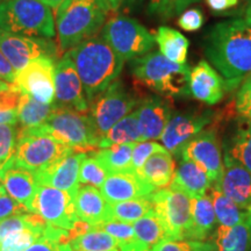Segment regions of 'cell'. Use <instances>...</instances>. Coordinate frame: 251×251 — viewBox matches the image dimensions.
<instances>
[{"label":"cell","instance_id":"1","mask_svg":"<svg viewBox=\"0 0 251 251\" xmlns=\"http://www.w3.org/2000/svg\"><path fill=\"white\" fill-rule=\"evenodd\" d=\"M205 54L233 91L251 74V26L242 19L216 24L205 40Z\"/></svg>","mask_w":251,"mask_h":251},{"label":"cell","instance_id":"2","mask_svg":"<svg viewBox=\"0 0 251 251\" xmlns=\"http://www.w3.org/2000/svg\"><path fill=\"white\" fill-rule=\"evenodd\" d=\"M83 83L89 105L120 76L125 61L102 37H91L65 52Z\"/></svg>","mask_w":251,"mask_h":251},{"label":"cell","instance_id":"3","mask_svg":"<svg viewBox=\"0 0 251 251\" xmlns=\"http://www.w3.org/2000/svg\"><path fill=\"white\" fill-rule=\"evenodd\" d=\"M109 13L111 11L102 0H64L55 12L58 51L64 54L94 37Z\"/></svg>","mask_w":251,"mask_h":251},{"label":"cell","instance_id":"4","mask_svg":"<svg viewBox=\"0 0 251 251\" xmlns=\"http://www.w3.org/2000/svg\"><path fill=\"white\" fill-rule=\"evenodd\" d=\"M130 68L135 79L157 93L165 97L190 96V67L171 62L161 51L133 59Z\"/></svg>","mask_w":251,"mask_h":251},{"label":"cell","instance_id":"5","mask_svg":"<svg viewBox=\"0 0 251 251\" xmlns=\"http://www.w3.org/2000/svg\"><path fill=\"white\" fill-rule=\"evenodd\" d=\"M0 28L23 36L52 39L56 35L51 8L40 0H1Z\"/></svg>","mask_w":251,"mask_h":251},{"label":"cell","instance_id":"6","mask_svg":"<svg viewBox=\"0 0 251 251\" xmlns=\"http://www.w3.org/2000/svg\"><path fill=\"white\" fill-rule=\"evenodd\" d=\"M35 129L81 152L98 148L101 140L94 129L89 113L67 107L52 106L45 124L35 127Z\"/></svg>","mask_w":251,"mask_h":251},{"label":"cell","instance_id":"7","mask_svg":"<svg viewBox=\"0 0 251 251\" xmlns=\"http://www.w3.org/2000/svg\"><path fill=\"white\" fill-rule=\"evenodd\" d=\"M72 152H76V150L35 128L19 129L17 151L12 166L35 174Z\"/></svg>","mask_w":251,"mask_h":251},{"label":"cell","instance_id":"8","mask_svg":"<svg viewBox=\"0 0 251 251\" xmlns=\"http://www.w3.org/2000/svg\"><path fill=\"white\" fill-rule=\"evenodd\" d=\"M101 37L125 62L148 54L156 42L143 25L124 15H117L106 21Z\"/></svg>","mask_w":251,"mask_h":251},{"label":"cell","instance_id":"9","mask_svg":"<svg viewBox=\"0 0 251 251\" xmlns=\"http://www.w3.org/2000/svg\"><path fill=\"white\" fill-rule=\"evenodd\" d=\"M152 208L166 238L186 240L191 225V198L177 188H162L150 194Z\"/></svg>","mask_w":251,"mask_h":251},{"label":"cell","instance_id":"10","mask_svg":"<svg viewBox=\"0 0 251 251\" xmlns=\"http://www.w3.org/2000/svg\"><path fill=\"white\" fill-rule=\"evenodd\" d=\"M140 101L128 92L124 83L115 80L89 105V115L94 129L102 136L117 122L130 114Z\"/></svg>","mask_w":251,"mask_h":251},{"label":"cell","instance_id":"11","mask_svg":"<svg viewBox=\"0 0 251 251\" xmlns=\"http://www.w3.org/2000/svg\"><path fill=\"white\" fill-rule=\"evenodd\" d=\"M0 51L19 72L37 58L55 59L57 46L51 39L23 36L0 28Z\"/></svg>","mask_w":251,"mask_h":251},{"label":"cell","instance_id":"12","mask_svg":"<svg viewBox=\"0 0 251 251\" xmlns=\"http://www.w3.org/2000/svg\"><path fill=\"white\" fill-rule=\"evenodd\" d=\"M179 155L183 161H191L203 169L212 184L218 183L224 174L221 143L214 128L200 131L185 144Z\"/></svg>","mask_w":251,"mask_h":251},{"label":"cell","instance_id":"13","mask_svg":"<svg viewBox=\"0 0 251 251\" xmlns=\"http://www.w3.org/2000/svg\"><path fill=\"white\" fill-rule=\"evenodd\" d=\"M75 198L67 191L51 186H39L31 213L42 216L49 225L70 230L78 216L75 208Z\"/></svg>","mask_w":251,"mask_h":251},{"label":"cell","instance_id":"14","mask_svg":"<svg viewBox=\"0 0 251 251\" xmlns=\"http://www.w3.org/2000/svg\"><path fill=\"white\" fill-rule=\"evenodd\" d=\"M14 85L23 94L52 105L55 100V59L37 58L17 72Z\"/></svg>","mask_w":251,"mask_h":251},{"label":"cell","instance_id":"15","mask_svg":"<svg viewBox=\"0 0 251 251\" xmlns=\"http://www.w3.org/2000/svg\"><path fill=\"white\" fill-rule=\"evenodd\" d=\"M213 119L214 113L212 111L176 113L171 115L159 140L171 155L177 156L185 144L205 129Z\"/></svg>","mask_w":251,"mask_h":251},{"label":"cell","instance_id":"16","mask_svg":"<svg viewBox=\"0 0 251 251\" xmlns=\"http://www.w3.org/2000/svg\"><path fill=\"white\" fill-rule=\"evenodd\" d=\"M52 106L89 112L83 83L74 63L65 54L55 62V100Z\"/></svg>","mask_w":251,"mask_h":251},{"label":"cell","instance_id":"17","mask_svg":"<svg viewBox=\"0 0 251 251\" xmlns=\"http://www.w3.org/2000/svg\"><path fill=\"white\" fill-rule=\"evenodd\" d=\"M86 152L76 151L68 155L49 168L35 172L39 186H51L67 191L75 198L79 190V170Z\"/></svg>","mask_w":251,"mask_h":251},{"label":"cell","instance_id":"18","mask_svg":"<svg viewBox=\"0 0 251 251\" xmlns=\"http://www.w3.org/2000/svg\"><path fill=\"white\" fill-rule=\"evenodd\" d=\"M224 164V174L214 185L240 208L248 211L251 208V172L227 155Z\"/></svg>","mask_w":251,"mask_h":251},{"label":"cell","instance_id":"19","mask_svg":"<svg viewBox=\"0 0 251 251\" xmlns=\"http://www.w3.org/2000/svg\"><path fill=\"white\" fill-rule=\"evenodd\" d=\"M141 130V142L161 139L172 115L171 105L162 97L151 96L140 101L136 109Z\"/></svg>","mask_w":251,"mask_h":251},{"label":"cell","instance_id":"20","mask_svg":"<svg viewBox=\"0 0 251 251\" xmlns=\"http://www.w3.org/2000/svg\"><path fill=\"white\" fill-rule=\"evenodd\" d=\"M100 190L106 201L113 203L149 197L156 188L134 172H122L109 175Z\"/></svg>","mask_w":251,"mask_h":251},{"label":"cell","instance_id":"21","mask_svg":"<svg viewBox=\"0 0 251 251\" xmlns=\"http://www.w3.org/2000/svg\"><path fill=\"white\" fill-rule=\"evenodd\" d=\"M226 83L207 61H200L191 71L190 94L206 105H215L224 98Z\"/></svg>","mask_w":251,"mask_h":251},{"label":"cell","instance_id":"22","mask_svg":"<svg viewBox=\"0 0 251 251\" xmlns=\"http://www.w3.org/2000/svg\"><path fill=\"white\" fill-rule=\"evenodd\" d=\"M1 181L2 186L11 198L26 207L29 213H31V207L39 188L35 174L12 166L2 175Z\"/></svg>","mask_w":251,"mask_h":251},{"label":"cell","instance_id":"23","mask_svg":"<svg viewBox=\"0 0 251 251\" xmlns=\"http://www.w3.org/2000/svg\"><path fill=\"white\" fill-rule=\"evenodd\" d=\"M212 186V181L203 169L191 161H183L176 169L170 187L180 190L191 199L205 196Z\"/></svg>","mask_w":251,"mask_h":251},{"label":"cell","instance_id":"24","mask_svg":"<svg viewBox=\"0 0 251 251\" xmlns=\"http://www.w3.org/2000/svg\"><path fill=\"white\" fill-rule=\"evenodd\" d=\"M218 221L211 197L208 194L191 200V225L187 238L191 241H207L215 231Z\"/></svg>","mask_w":251,"mask_h":251},{"label":"cell","instance_id":"25","mask_svg":"<svg viewBox=\"0 0 251 251\" xmlns=\"http://www.w3.org/2000/svg\"><path fill=\"white\" fill-rule=\"evenodd\" d=\"M74 201L78 219L87 224L96 226L108 219V202L101 192L91 185L79 187Z\"/></svg>","mask_w":251,"mask_h":251},{"label":"cell","instance_id":"26","mask_svg":"<svg viewBox=\"0 0 251 251\" xmlns=\"http://www.w3.org/2000/svg\"><path fill=\"white\" fill-rule=\"evenodd\" d=\"M175 171L176 163L174 157L165 149L150 156L136 175L146 183L158 190L171 184Z\"/></svg>","mask_w":251,"mask_h":251},{"label":"cell","instance_id":"27","mask_svg":"<svg viewBox=\"0 0 251 251\" xmlns=\"http://www.w3.org/2000/svg\"><path fill=\"white\" fill-rule=\"evenodd\" d=\"M209 240L216 251H251V236L246 220L233 227L219 226Z\"/></svg>","mask_w":251,"mask_h":251},{"label":"cell","instance_id":"28","mask_svg":"<svg viewBox=\"0 0 251 251\" xmlns=\"http://www.w3.org/2000/svg\"><path fill=\"white\" fill-rule=\"evenodd\" d=\"M159 51L171 62L186 64L190 41L178 30L169 27H159L155 34Z\"/></svg>","mask_w":251,"mask_h":251},{"label":"cell","instance_id":"29","mask_svg":"<svg viewBox=\"0 0 251 251\" xmlns=\"http://www.w3.org/2000/svg\"><path fill=\"white\" fill-rule=\"evenodd\" d=\"M136 143V142H135ZM135 143L114 144L93 153L107 175L131 172V156Z\"/></svg>","mask_w":251,"mask_h":251},{"label":"cell","instance_id":"30","mask_svg":"<svg viewBox=\"0 0 251 251\" xmlns=\"http://www.w3.org/2000/svg\"><path fill=\"white\" fill-rule=\"evenodd\" d=\"M141 142V130L136 111L117 122L100 140L98 148H107L114 144Z\"/></svg>","mask_w":251,"mask_h":251},{"label":"cell","instance_id":"31","mask_svg":"<svg viewBox=\"0 0 251 251\" xmlns=\"http://www.w3.org/2000/svg\"><path fill=\"white\" fill-rule=\"evenodd\" d=\"M208 191V196L212 199L216 221H218L219 226L233 227V226H236L240 222H242L243 220H246L247 211L240 208L230 198L222 193L216 185L212 184Z\"/></svg>","mask_w":251,"mask_h":251},{"label":"cell","instance_id":"32","mask_svg":"<svg viewBox=\"0 0 251 251\" xmlns=\"http://www.w3.org/2000/svg\"><path fill=\"white\" fill-rule=\"evenodd\" d=\"M251 172V120L238 122L236 130L226 146V153Z\"/></svg>","mask_w":251,"mask_h":251},{"label":"cell","instance_id":"33","mask_svg":"<svg viewBox=\"0 0 251 251\" xmlns=\"http://www.w3.org/2000/svg\"><path fill=\"white\" fill-rule=\"evenodd\" d=\"M51 109L52 105H46L28 94H23L17 108L18 122L21 125L20 129H29L45 124Z\"/></svg>","mask_w":251,"mask_h":251},{"label":"cell","instance_id":"34","mask_svg":"<svg viewBox=\"0 0 251 251\" xmlns=\"http://www.w3.org/2000/svg\"><path fill=\"white\" fill-rule=\"evenodd\" d=\"M151 209L153 208L150 196L141 199L108 203L107 220H118V221L134 224L135 221L148 214Z\"/></svg>","mask_w":251,"mask_h":251},{"label":"cell","instance_id":"35","mask_svg":"<svg viewBox=\"0 0 251 251\" xmlns=\"http://www.w3.org/2000/svg\"><path fill=\"white\" fill-rule=\"evenodd\" d=\"M133 227L136 242L142 247L149 248V249H151L155 244L166 238L161 221L157 218L153 209L147 215H144L143 218L135 221Z\"/></svg>","mask_w":251,"mask_h":251},{"label":"cell","instance_id":"36","mask_svg":"<svg viewBox=\"0 0 251 251\" xmlns=\"http://www.w3.org/2000/svg\"><path fill=\"white\" fill-rule=\"evenodd\" d=\"M71 247L74 251H119L120 246L118 241L111 235L101 230V229L94 228L87 231L79 237L72 240Z\"/></svg>","mask_w":251,"mask_h":251},{"label":"cell","instance_id":"37","mask_svg":"<svg viewBox=\"0 0 251 251\" xmlns=\"http://www.w3.org/2000/svg\"><path fill=\"white\" fill-rule=\"evenodd\" d=\"M15 126L17 125H0V179L13 165L19 133Z\"/></svg>","mask_w":251,"mask_h":251},{"label":"cell","instance_id":"38","mask_svg":"<svg viewBox=\"0 0 251 251\" xmlns=\"http://www.w3.org/2000/svg\"><path fill=\"white\" fill-rule=\"evenodd\" d=\"M107 177V172L105 171L101 164L94 158V156L87 155L80 165L79 184L101 187Z\"/></svg>","mask_w":251,"mask_h":251},{"label":"cell","instance_id":"39","mask_svg":"<svg viewBox=\"0 0 251 251\" xmlns=\"http://www.w3.org/2000/svg\"><path fill=\"white\" fill-rule=\"evenodd\" d=\"M197 1L199 0H150L148 11L161 20H169Z\"/></svg>","mask_w":251,"mask_h":251},{"label":"cell","instance_id":"40","mask_svg":"<svg viewBox=\"0 0 251 251\" xmlns=\"http://www.w3.org/2000/svg\"><path fill=\"white\" fill-rule=\"evenodd\" d=\"M93 227L101 229L105 233L114 237L118 241L120 248L136 242L133 225L128 224V222L118 221V220H106V221L93 226Z\"/></svg>","mask_w":251,"mask_h":251},{"label":"cell","instance_id":"41","mask_svg":"<svg viewBox=\"0 0 251 251\" xmlns=\"http://www.w3.org/2000/svg\"><path fill=\"white\" fill-rule=\"evenodd\" d=\"M151 251H216L215 244L211 240L207 241H176L164 238L155 244Z\"/></svg>","mask_w":251,"mask_h":251},{"label":"cell","instance_id":"42","mask_svg":"<svg viewBox=\"0 0 251 251\" xmlns=\"http://www.w3.org/2000/svg\"><path fill=\"white\" fill-rule=\"evenodd\" d=\"M39 237H41L40 235L31 229H24L8 235L0 243V251H25Z\"/></svg>","mask_w":251,"mask_h":251},{"label":"cell","instance_id":"43","mask_svg":"<svg viewBox=\"0 0 251 251\" xmlns=\"http://www.w3.org/2000/svg\"><path fill=\"white\" fill-rule=\"evenodd\" d=\"M163 150H165L164 147L156 142L144 141V142L135 143L133 156H131V172L136 174L150 156L156 152L163 151Z\"/></svg>","mask_w":251,"mask_h":251},{"label":"cell","instance_id":"44","mask_svg":"<svg viewBox=\"0 0 251 251\" xmlns=\"http://www.w3.org/2000/svg\"><path fill=\"white\" fill-rule=\"evenodd\" d=\"M235 107L240 117L251 120V74L246 77L237 91Z\"/></svg>","mask_w":251,"mask_h":251},{"label":"cell","instance_id":"45","mask_svg":"<svg viewBox=\"0 0 251 251\" xmlns=\"http://www.w3.org/2000/svg\"><path fill=\"white\" fill-rule=\"evenodd\" d=\"M29 211L21 203L15 201L13 198L8 197L5 187L0 185V221L14 215H24Z\"/></svg>","mask_w":251,"mask_h":251},{"label":"cell","instance_id":"46","mask_svg":"<svg viewBox=\"0 0 251 251\" xmlns=\"http://www.w3.org/2000/svg\"><path fill=\"white\" fill-rule=\"evenodd\" d=\"M24 229H31L29 222H28V220L26 218V214L14 215L11 216V218L1 220V221H0V243H1L8 235L24 230ZM31 230H33V229H31Z\"/></svg>","mask_w":251,"mask_h":251},{"label":"cell","instance_id":"47","mask_svg":"<svg viewBox=\"0 0 251 251\" xmlns=\"http://www.w3.org/2000/svg\"><path fill=\"white\" fill-rule=\"evenodd\" d=\"M205 17L200 8H190L184 11L178 19V26L186 31H197L202 27Z\"/></svg>","mask_w":251,"mask_h":251},{"label":"cell","instance_id":"48","mask_svg":"<svg viewBox=\"0 0 251 251\" xmlns=\"http://www.w3.org/2000/svg\"><path fill=\"white\" fill-rule=\"evenodd\" d=\"M25 251H74L70 243H58L46 236H41Z\"/></svg>","mask_w":251,"mask_h":251},{"label":"cell","instance_id":"49","mask_svg":"<svg viewBox=\"0 0 251 251\" xmlns=\"http://www.w3.org/2000/svg\"><path fill=\"white\" fill-rule=\"evenodd\" d=\"M17 77V71L12 67L8 59L5 57L4 54L0 51V79L6 81V83L13 84Z\"/></svg>","mask_w":251,"mask_h":251},{"label":"cell","instance_id":"50","mask_svg":"<svg viewBox=\"0 0 251 251\" xmlns=\"http://www.w3.org/2000/svg\"><path fill=\"white\" fill-rule=\"evenodd\" d=\"M206 2L213 12H224L235 7L238 0H206Z\"/></svg>","mask_w":251,"mask_h":251},{"label":"cell","instance_id":"51","mask_svg":"<svg viewBox=\"0 0 251 251\" xmlns=\"http://www.w3.org/2000/svg\"><path fill=\"white\" fill-rule=\"evenodd\" d=\"M92 229V225L87 224V222L83 221V220H78V221L75 222L74 227H72L70 230V238L71 241L75 240V238L79 237L80 235H84L87 231H90Z\"/></svg>","mask_w":251,"mask_h":251},{"label":"cell","instance_id":"52","mask_svg":"<svg viewBox=\"0 0 251 251\" xmlns=\"http://www.w3.org/2000/svg\"><path fill=\"white\" fill-rule=\"evenodd\" d=\"M18 124L17 109H0V125Z\"/></svg>","mask_w":251,"mask_h":251},{"label":"cell","instance_id":"53","mask_svg":"<svg viewBox=\"0 0 251 251\" xmlns=\"http://www.w3.org/2000/svg\"><path fill=\"white\" fill-rule=\"evenodd\" d=\"M111 12H117L124 5L125 0H102Z\"/></svg>","mask_w":251,"mask_h":251},{"label":"cell","instance_id":"54","mask_svg":"<svg viewBox=\"0 0 251 251\" xmlns=\"http://www.w3.org/2000/svg\"><path fill=\"white\" fill-rule=\"evenodd\" d=\"M120 250L121 251H151V249H149V248H146V247H142L137 242L128 244V246L121 247Z\"/></svg>","mask_w":251,"mask_h":251},{"label":"cell","instance_id":"55","mask_svg":"<svg viewBox=\"0 0 251 251\" xmlns=\"http://www.w3.org/2000/svg\"><path fill=\"white\" fill-rule=\"evenodd\" d=\"M40 1L43 2V4H46L47 6H49L50 8L56 9L63 1H64V0H40Z\"/></svg>","mask_w":251,"mask_h":251},{"label":"cell","instance_id":"56","mask_svg":"<svg viewBox=\"0 0 251 251\" xmlns=\"http://www.w3.org/2000/svg\"><path fill=\"white\" fill-rule=\"evenodd\" d=\"M143 2V0H125L124 5L127 7H135V6H139Z\"/></svg>","mask_w":251,"mask_h":251},{"label":"cell","instance_id":"57","mask_svg":"<svg viewBox=\"0 0 251 251\" xmlns=\"http://www.w3.org/2000/svg\"><path fill=\"white\" fill-rule=\"evenodd\" d=\"M246 222L248 225V228H249V231H250V236H251V208H249L247 211V214H246Z\"/></svg>","mask_w":251,"mask_h":251},{"label":"cell","instance_id":"58","mask_svg":"<svg viewBox=\"0 0 251 251\" xmlns=\"http://www.w3.org/2000/svg\"><path fill=\"white\" fill-rule=\"evenodd\" d=\"M246 21L251 26V2L248 6L247 11H246Z\"/></svg>","mask_w":251,"mask_h":251},{"label":"cell","instance_id":"59","mask_svg":"<svg viewBox=\"0 0 251 251\" xmlns=\"http://www.w3.org/2000/svg\"><path fill=\"white\" fill-rule=\"evenodd\" d=\"M0 181H1V179H0Z\"/></svg>","mask_w":251,"mask_h":251},{"label":"cell","instance_id":"60","mask_svg":"<svg viewBox=\"0 0 251 251\" xmlns=\"http://www.w3.org/2000/svg\"><path fill=\"white\" fill-rule=\"evenodd\" d=\"M119 251H121V250H119Z\"/></svg>","mask_w":251,"mask_h":251},{"label":"cell","instance_id":"61","mask_svg":"<svg viewBox=\"0 0 251 251\" xmlns=\"http://www.w3.org/2000/svg\"><path fill=\"white\" fill-rule=\"evenodd\" d=\"M0 1H1V0H0Z\"/></svg>","mask_w":251,"mask_h":251}]
</instances>
